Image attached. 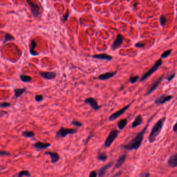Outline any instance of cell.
I'll list each match as a JSON object with an SVG mask.
<instances>
[{"instance_id": "cell-14", "label": "cell", "mask_w": 177, "mask_h": 177, "mask_svg": "<svg viewBox=\"0 0 177 177\" xmlns=\"http://www.w3.org/2000/svg\"><path fill=\"white\" fill-rule=\"evenodd\" d=\"M167 164L169 167L171 168H175L177 167V154L171 155L168 158L167 160Z\"/></svg>"}, {"instance_id": "cell-7", "label": "cell", "mask_w": 177, "mask_h": 177, "mask_svg": "<svg viewBox=\"0 0 177 177\" xmlns=\"http://www.w3.org/2000/svg\"><path fill=\"white\" fill-rule=\"evenodd\" d=\"M173 98V96L170 95H166L165 93H163L160 97L157 98L154 100V103L157 105H163L167 102L170 101Z\"/></svg>"}, {"instance_id": "cell-10", "label": "cell", "mask_w": 177, "mask_h": 177, "mask_svg": "<svg viewBox=\"0 0 177 177\" xmlns=\"http://www.w3.org/2000/svg\"><path fill=\"white\" fill-rule=\"evenodd\" d=\"M27 2L29 5L30 7L31 10L32 12V14L33 15V16L34 17H37L40 13V7L38 6V5L35 4L31 0H27Z\"/></svg>"}, {"instance_id": "cell-33", "label": "cell", "mask_w": 177, "mask_h": 177, "mask_svg": "<svg viewBox=\"0 0 177 177\" xmlns=\"http://www.w3.org/2000/svg\"><path fill=\"white\" fill-rule=\"evenodd\" d=\"M166 21H167V20H166V17L165 16H164V15L161 16L160 17V25L163 26V27H164V26L165 25Z\"/></svg>"}, {"instance_id": "cell-3", "label": "cell", "mask_w": 177, "mask_h": 177, "mask_svg": "<svg viewBox=\"0 0 177 177\" xmlns=\"http://www.w3.org/2000/svg\"><path fill=\"white\" fill-rule=\"evenodd\" d=\"M162 59H158L157 61L155 62L154 64L153 65V66L151 68L149 71H148L145 74L142 75L141 79H140V82H142L144 80H146L147 79H148L151 75H152L154 72L157 71L158 69L161 66V65L162 64Z\"/></svg>"}, {"instance_id": "cell-42", "label": "cell", "mask_w": 177, "mask_h": 177, "mask_svg": "<svg viewBox=\"0 0 177 177\" xmlns=\"http://www.w3.org/2000/svg\"><path fill=\"white\" fill-rule=\"evenodd\" d=\"M122 171H119V172H118V173H116L115 174H114V175H113V176H112V177H119V176H120L121 175H122Z\"/></svg>"}, {"instance_id": "cell-36", "label": "cell", "mask_w": 177, "mask_h": 177, "mask_svg": "<svg viewBox=\"0 0 177 177\" xmlns=\"http://www.w3.org/2000/svg\"><path fill=\"white\" fill-rule=\"evenodd\" d=\"M145 45V44L141 43V42H138L137 43L135 44V46L138 48H143V47H144Z\"/></svg>"}, {"instance_id": "cell-6", "label": "cell", "mask_w": 177, "mask_h": 177, "mask_svg": "<svg viewBox=\"0 0 177 177\" xmlns=\"http://www.w3.org/2000/svg\"><path fill=\"white\" fill-rule=\"evenodd\" d=\"M77 132V130L74 128H66L62 127L56 133V137L64 138L69 135H73Z\"/></svg>"}, {"instance_id": "cell-23", "label": "cell", "mask_w": 177, "mask_h": 177, "mask_svg": "<svg viewBox=\"0 0 177 177\" xmlns=\"http://www.w3.org/2000/svg\"><path fill=\"white\" fill-rule=\"evenodd\" d=\"M37 45V43L34 40H32L31 41V44H30V54L33 56H36L38 55V54L34 51V48Z\"/></svg>"}, {"instance_id": "cell-31", "label": "cell", "mask_w": 177, "mask_h": 177, "mask_svg": "<svg viewBox=\"0 0 177 177\" xmlns=\"http://www.w3.org/2000/svg\"><path fill=\"white\" fill-rule=\"evenodd\" d=\"M175 75H176V73L173 72V73H172L168 74L167 76L165 77V79L166 80H167V81L168 82H170L174 79V77H175Z\"/></svg>"}, {"instance_id": "cell-37", "label": "cell", "mask_w": 177, "mask_h": 177, "mask_svg": "<svg viewBox=\"0 0 177 177\" xmlns=\"http://www.w3.org/2000/svg\"><path fill=\"white\" fill-rule=\"evenodd\" d=\"M0 155L2 156H9L10 155V154L6 151H0Z\"/></svg>"}, {"instance_id": "cell-8", "label": "cell", "mask_w": 177, "mask_h": 177, "mask_svg": "<svg viewBox=\"0 0 177 177\" xmlns=\"http://www.w3.org/2000/svg\"><path fill=\"white\" fill-rule=\"evenodd\" d=\"M84 102L86 104H88L90 105L93 110L95 111H98L100 109L102 108V105H99L98 104L97 100L95 99V98L93 97H89L85 99Z\"/></svg>"}, {"instance_id": "cell-40", "label": "cell", "mask_w": 177, "mask_h": 177, "mask_svg": "<svg viewBox=\"0 0 177 177\" xmlns=\"http://www.w3.org/2000/svg\"><path fill=\"white\" fill-rule=\"evenodd\" d=\"M139 176L140 177H149L150 176V173H142L141 175H140Z\"/></svg>"}, {"instance_id": "cell-30", "label": "cell", "mask_w": 177, "mask_h": 177, "mask_svg": "<svg viewBox=\"0 0 177 177\" xmlns=\"http://www.w3.org/2000/svg\"><path fill=\"white\" fill-rule=\"evenodd\" d=\"M171 52H172V49H169V50L166 51L164 52V53L161 55V58H166L167 57L170 55Z\"/></svg>"}, {"instance_id": "cell-11", "label": "cell", "mask_w": 177, "mask_h": 177, "mask_svg": "<svg viewBox=\"0 0 177 177\" xmlns=\"http://www.w3.org/2000/svg\"><path fill=\"white\" fill-rule=\"evenodd\" d=\"M118 72L117 71H113V72H108L100 74L97 77V79L100 80H108L109 79H110L112 78L113 76L117 74Z\"/></svg>"}, {"instance_id": "cell-19", "label": "cell", "mask_w": 177, "mask_h": 177, "mask_svg": "<svg viewBox=\"0 0 177 177\" xmlns=\"http://www.w3.org/2000/svg\"><path fill=\"white\" fill-rule=\"evenodd\" d=\"M93 58L100 59V60H109L110 61L113 59V57L110 55H109L106 54H97L93 56Z\"/></svg>"}, {"instance_id": "cell-25", "label": "cell", "mask_w": 177, "mask_h": 177, "mask_svg": "<svg viewBox=\"0 0 177 177\" xmlns=\"http://www.w3.org/2000/svg\"><path fill=\"white\" fill-rule=\"evenodd\" d=\"M19 77H20V79L23 82H25V83L30 82V81H31V80H32V77L27 75L21 74Z\"/></svg>"}, {"instance_id": "cell-26", "label": "cell", "mask_w": 177, "mask_h": 177, "mask_svg": "<svg viewBox=\"0 0 177 177\" xmlns=\"http://www.w3.org/2000/svg\"><path fill=\"white\" fill-rule=\"evenodd\" d=\"M22 136L25 138H32L34 136V132L31 131H25L22 133Z\"/></svg>"}, {"instance_id": "cell-15", "label": "cell", "mask_w": 177, "mask_h": 177, "mask_svg": "<svg viewBox=\"0 0 177 177\" xmlns=\"http://www.w3.org/2000/svg\"><path fill=\"white\" fill-rule=\"evenodd\" d=\"M40 75L44 79L50 80L55 79L57 74L55 72H42L40 73Z\"/></svg>"}, {"instance_id": "cell-32", "label": "cell", "mask_w": 177, "mask_h": 177, "mask_svg": "<svg viewBox=\"0 0 177 177\" xmlns=\"http://www.w3.org/2000/svg\"><path fill=\"white\" fill-rule=\"evenodd\" d=\"M71 124L73 125H74V126L78 127V128H80L83 126V124L81 123V122L78 121H73L71 122Z\"/></svg>"}, {"instance_id": "cell-18", "label": "cell", "mask_w": 177, "mask_h": 177, "mask_svg": "<svg viewBox=\"0 0 177 177\" xmlns=\"http://www.w3.org/2000/svg\"><path fill=\"white\" fill-rule=\"evenodd\" d=\"M45 154L46 155H49L51 158V162L53 164H56L60 160V156L56 152H46Z\"/></svg>"}, {"instance_id": "cell-39", "label": "cell", "mask_w": 177, "mask_h": 177, "mask_svg": "<svg viewBox=\"0 0 177 177\" xmlns=\"http://www.w3.org/2000/svg\"><path fill=\"white\" fill-rule=\"evenodd\" d=\"M69 10H67V12L66 13V14H65V15L63 16V21H64V22H65L66 20H67V18H68V17H69Z\"/></svg>"}, {"instance_id": "cell-24", "label": "cell", "mask_w": 177, "mask_h": 177, "mask_svg": "<svg viewBox=\"0 0 177 177\" xmlns=\"http://www.w3.org/2000/svg\"><path fill=\"white\" fill-rule=\"evenodd\" d=\"M97 158L98 160L101 162H105L108 159V155L105 152L100 153L97 156Z\"/></svg>"}, {"instance_id": "cell-4", "label": "cell", "mask_w": 177, "mask_h": 177, "mask_svg": "<svg viewBox=\"0 0 177 177\" xmlns=\"http://www.w3.org/2000/svg\"><path fill=\"white\" fill-rule=\"evenodd\" d=\"M119 131L116 129L112 130L109 133L105 141V146L106 148L111 147L112 144L118 137Z\"/></svg>"}, {"instance_id": "cell-2", "label": "cell", "mask_w": 177, "mask_h": 177, "mask_svg": "<svg viewBox=\"0 0 177 177\" xmlns=\"http://www.w3.org/2000/svg\"><path fill=\"white\" fill-rule=\"evenodd\" d=\"M166 119V116L163 117V118H160L152 127L149 137H148V141H149V142L150 144H152L156 141L157 138L159 136L162 131Z\"/></svg>"}, {"instance_id": "cell-34", "label": "cell", "mask_w": 177, "mask_h": 177, "mask_svg": "<svg viewBox=\"0 0 177 177\" xmlns=\"http://www.w3.org/2000/svg\"><path fill=\"white\" fill-rule=\"evenodd\" d=\"M43 96L41 95H36L35 97V100L36 102H41L43 100Z\"/></svg>"}, {"instance_id": "cell-5", "label": "cell", "mask_w": 177, "mask_h": 177, "mask_svg": "<svg viewBox=\"0 0 177 177\" xmlns=\"http://www.w3.org/2000/svg\"><path fill=\"white\" fill-rule=\"evenodd\" d=\"M134 101H135V100H133L132 101V102H131V103H129L128 105H126V106H125L124 107L122 108V109H119V110L115 112H114L113 114H112L110 116H109V120L111 121V122L114 121L118 118L119 116H121V115H123V114L125 113L126 111L129 108V107L131 106L132 104L134 102Z\"/></svg>"}, {"instance_id": "cell-29", "label": "cell", "mask_w": 177, "mask_h": 177, "mask_svg": "<svg viewBox=\"0 0 177 177\" xmlns=\"http://www.w3.org/2000/svg\"><path fill=\"white\" fill-rule=\"evenodd\" d=\"M14 39V38L13 36H12L11 35L9 34L6 33V34H5V36L4 41L3 42V43H6L8 41H10L12 40H13Z\"/></svg>"}, {"instance_id": "cell-38", "label": "cell", "mask_w": 177, "mask_h": 177, "mask_svg": "<svg viewBox=\"0 0 177 177\" xmlns=\"http://www.w3.org/2000/svg\"><path fill=\"white\" fill-rule=\"evenodd\" d=\"M97 176V173L96 171H92L89 175V177H96Z\"/></svg>"}, {"instance_id": "cell-12", "label": "cell", "mask_w": 177, "mask_h": 177, "mask_svg": "<svg viewBox=\"0 0 177 177\" xmlns=\"http://www.w3.org/2000/svg\"><path fill=\"white\" fill-rule=\"evenodd\" d=\"M123 40L124 38L123 35H121V34H118V35H117L116 40L114 41L112 45V49L113 50L115 51L116 49H118V47H119L122 44H123Z\"/></svg>"}, {"instance_id": "cell-28", "label": "cell", "mask_w": 177, "mask_h": 177, "mask_svg": "<svg viewBox=\"0 0 177 177\" xmlns=\"http://www.w3.org/2000/svg\"><path fill=\"white\" fill-rule=\"evenodd\" d=\"M139 76L138 75H135V76H132L130 77L129 81L130 83L133 84H135V83H136L138 81V80H139Z\"/></svg>"}, {"instance_id": "cell-16", "label": "cell", "mask_w": 177, "mask_h": 177, "mask_svg": "<svg viewBox=\"0 0 177 177\" xmlns=\"http://www.w3.org/2000/svg\"><path fill=\"white\" fill-rule=\"evenodd\" d=\"M143 122V118L141 115V114H138V115L136 116V118H135L134 121L132 123L131 128H136L138 126L141 125V124H142Z\"/></svg>"}, {"instance_id": "cell-27", "label": "cell", "mask_w": 177, "mask_h": 177, "mask_svg": "<svg viewBox=\"0 0 177 177\" xmlns=\"http://www.w3.org/2000/svg\"><path fill=\"white\" fill-rule=\"evenodd\" d=\"M18 177H22L23 176H26V177H30L31 176V173L29 172L27 170H23L20 171V172L18 173L17 175Z\"/></svg>"}, {"instance_id": "cell-22", "label": "cell", "mask_w": 177, "mask_h": 177, "mask_svg": "<svg viewBox=\"0 0 177 177\" xmlns=\"http://www.w3.org/2000/svg\"><path fill=\"white\" fill-rule=\"evenodd\" d=\"M25 88H16V89H15L14 90L15 97L16 98H18V97H20L23 93H25Z\"/></svg>"}, {"instance_id": "cell-1", "label": "cell", "mask_w": 177, "mask_h": 177, "mask_svg": "<svg viewBox=\"0 0 177 177\" xmlns=\"http://www.w3.org/2000/svg\"><path fill=\"white\" fill-rule=\"evenodd\" d=\"M158 112H159V111H158L157 112L155 113L154 114H153V115L149 119V120L148 121L146 125L144 126V128H143L141 131L139 132L137 134L136 136H135L134 138L131 140L127 144H122L121 145V147L122 149L126 150L127 151H133L137 150L139 149V148L141 147L142 141L144 139V135L147 131L148 128L150 125L151 122V121L153 120V119L154 118L157 114Z\"/></svg>"}, {"instance_id": "cell-41", "label": "cell", "mask_w": 177, "mask_h": 177, "mask_svg": "<svg viewBox=\"0 0 177 177\" xmlns=\"http://www.w3.org/2000/svg\"><path fill=\"white\" fill-rule=\"evenodd\" d=\"M173 131L175 132V133H177V123H176L175 124V125H174L173 126Z\"/></svg>"}, {"instance_id": "cell-13", "label": "cell", "mask_w": 177, "mask_h": 177, "mask_svg": "<svg viewBox=\"0 0 177 177\" xmlns=\"http://www.w3.org/2000/svg\"><path fill=\"white\" fill-rule=\"evenodd\" d=\"M113 165V163H109L105 165L103 167H101L100 169L98 170L97 173V176L99 177H103L105 175L106 173V171L108 170L109 169H110L112 166Z\"/></svg>"}, {"instance_id": "cell-43", "label": "cell", "mask_w": 177, "mask_h": 177, "mask_svg": "<svg viewBox=\"0 0 177 177\" xmlns=\"http://www.w3.org/2000/svg\"><path fill=\"white\" fill-rule=\"evenodd\" d=\"M93 135H90V136H88V137L87 138V139H86V142H85V144H86V143H87L88 141H89V140H90L91 138H92L93 137Z\"/></svg>"}, {"instance_id": "cell-9", "label": "cell", "mask_w": 177, "mask_h": 177, "mask_svg": "<svg viewBox=\"0 0 177 177\" xmlns=\"http://www.w3.org/2000/svg\"><path fill=\"white\" fill-rule=\"evenodd\" d=\"M164 78H165V76L164 75L158 77V79L156 80L154 83H153V85L151 86V87L150 88V89L147 91V92L146 93H145V96H147L150 95L151 93H152L153 92H154V91H155L156 89L158 87V86H160V83H162V82L163 81V80H164Z\"/></svg>"}, {"instance_id": "cell-20", "label": "cell", "mask_w": 177, "mask_h": 177, "mask_svg": "<svg viewBox=\"0 0 177 177\" xmlns=\"http://www.w3.org/2000/svg\"><path fill=\"white\" fill-rule=\"evenodd\" d=\"M51 146V144L48 143H44L42 142L38 141L34 144V147L38 149H40V150H43V149H46L47 148H49V147Z\"/></svg>"}, {"instance_id": "cell-35", "label": "cell", "mask_w": 177, "mask_h": 177, "mask_svg": "<svg viewBox=\"0 0 177 177\" xmlns=\"http://www.w3.org/2000/svg\"><path fill=\"white\" fill-rule=\"evenodd\" d=\"M10 106V103L6 102H3L1 103H0V107L1 108H7Z\"/></svg>"}, {"instance_id": "cell-17", "label": "cell", "mask_w": 177, "mask_h": 177, "mask_svg": "<svg viewBox=\"0 0 177 177\" xmlns=\"http://www.w3.org/2000/svg\"><path fill=\"white\" fill-rule=\"evenodd\" d=\"M126 158H127V153H124V154H123V155H122L121 156L118 158V160H117V162L115 164V168L118 169L120 168L121 166H123L125 162Z\"/></svg>"}, {"instance_id": "cell-21", "label": "cell", "mask_w": 177, "mask_h": 177, "mask_svg": "<svg viewBox=\"0 0 177 177\" xmlns=\"http://www.w3.org/2000/svg\"><path fill=\"white\" fill-rule=\"evenodd\" d=\"M128 123V121H127V118H123L121 119V120H119L118 123V127L120 130H123L125 128V127L126 126Z\"/></svg>"}]
</instances>
